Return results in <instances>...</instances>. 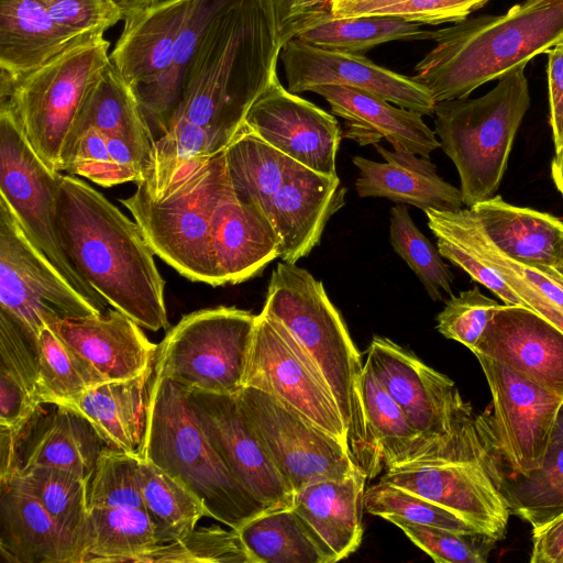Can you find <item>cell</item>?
Returning <instances> with one entry per match:
<instances>
[{"instance_id":"cell-1","label":"cell","mask_w":563,"mask_h":563,"mask_svg":"<svg viewBox=\"0 0 563 563\" xmlns=\"http://www.w3.org/2000/svg\"><path fill=\"white\" fill-rule=\"evenodd\" d=\"M279 53L257 0H240L218 14L186 69L159 150L180 163L223 151L277 68Z\"/></svg>"},{"instance_id":"cell-2","label":"cell","mask_w":563,"mask_h":563,"mask_svg":"<svg viewBox=\"0 0 563 563\" xmlns=\"http://www.w3.org/2000/svg\"><path fill=\"white\" fill-rule=\"evenodd\" d=\"M57 221L64 250L112 308L142 328L168 327L165 282L135 221L74 175H63Z\"/></svg>"},{"instance_id":"cell-3","label":"cell","mask_w":563,"mask_h":563,"mask_svg":"<svg viewBox=\"0 0 563 563\" xmlns=\"http://www.w3.org/2000/svg\"><path fill=\"white\" fill-rule=\"evenodd\" d=\"M430 40L437 45L416 65L412 79L435 103L466 98L563 42V0H525L504 14L431 31Z\"/></svg>"},{"instance_id":"cell-4","label":"cell","mask_w":563,"mask_h":563,"mask_svg":"<svg viewBox=\"0 0 563 563\" xmlns=\"http://www.w3.org/2000/svg\"><path fill=\"white\" fill-rule=\"evenodd\" d=\"M262 311L278 320L310 355L335 399L352 460L366 477L375 476L384 466L362 404L364 365L322 283L295 264L278 263Z\"/></svg>"},{"instance_id":"cell-5","label":"cell","mask_w":563,"mask_h":563,"mask_svg":"<svg viewBox=\"0 0 563 563\" xmlns=\"http://www.w3.org/2000/svg\"><path fill=\"white\" fill-rule=\"evenodd\" d=\"M501 460L487 415H466L419 457L387 468L382 482L421 496L463 518L496 542L511 514Z\"/></svg>"},{"instance_id":"cell-6","label":"cell","mask_w":563,"mask_h":563,"mask_svg":"<svg viewBox=\"0 0 563 563\" xmlns=\"http://www.w3.org/2000/svg\"><path fill=\"white\" fill-rule=\"evenodd\" d=\"M103 34L81 41L16 77L1 74L0 108L10 112L37 156L65 172L87 101L111 63Z\"/></svg>"},{"instance_id":"cell-7","label":"cell","mask_w":563,"mask_h":563,"mask_svg":"<svg viewBox=\"0 0 563 563\" xmlns=\"http://www.w3.org/2000/svg\"><path fill=\"white\" fill-rule=\"evenodd\" d=\"M141 457L184 482L205 503L208 517L232 529L271 509L233 476L202 432L188 390L154 374Z\"/></svg>"},{"instance_id":"cell-8","label":"cell","mask_w":563,"mask_h":563,"mask_svg":"<svg viewBox=\"0 0 563 563\" xmlns=\"http://www.w3.org/2000/svg\"><path fill=\"white\" fill-rule=\"evenodd\" d=\"M525 68L507 73L482 97L435 103L440 147L457 169L467 208L493 198L500 186L516 134L530 106Z\"/></svg>"},{"instance_id":"cell-9","label":"cell","mask_w":563,"mask_h":563,"mask_svg":"<svg viewBox=\"0 0 563 563\" xmlns=\"http://www.w3.org/2000/svg\"><path fill=\"white\" fill-rule=\"evenodd\" d=\"M224 150L181 173L159 199L143 189L120 202L162 261L191 282L221 286L210 247L211 217L228 183Z\"/></svg>"},{"instance_id":"cell-10","label":"cell","mask_w":563,"mask_h":563,"mask_svg":"<svg viewBox=\"0 0 563 563\" xmlns=\"http://www.w3.org/2000/svg\"><path fill=\"white\" fill-rule=\"evenodd\" d=\"M256 316L236 307L184 316L157 347L154 374L188 390L236 395L252 346Z\"/></svg>"},{"instance_id":"cell-11","label":"cell","mask_w":563,"mask_h":563,"mask_svg":"<svg viewBox=\"0 0 563 563\" xmlns=\"http://www.w3.org/2000/svg\"><path fill=\"white\" fill-rule=\"evenodd\" d=\"M62 178L37 156L10 112L0 108V197L58 272L103 312L108 302L77 272L62 243L57 221Z\"/></svg>"},{"instance_id":"cell-12","label":"cell","mask_w":563,"mask_h":563,"mask_svg":"<svg viewBox=\"0 0 563 563\" xmlns=\"http://www.w3.org/2000/svg\"><path fill=\"white\" fill-rule=\"evenodd\" d=\"M0 311L35 342L58 320L101 313L33 243L0 197Z\"/></svg>"},{"instance_id":"cell-13","label":"cell","mask_w":563,"mask_h":563,"mask_svg":"<svg viewBox=\"0 0 563 563\" xmlns=\"http://www.w3.org/2000/svg\"><path fill=\"white\" fill-rule=\"evenodd\" d=\"M245 386L272 395L349 451L347 433L324 377L290 332L263 311L256 316Z\"/></svg>"},{"instance_id":"cell-14","label":"cell","mask_w":563,"mask_h":563,"mask_svg":"<svg viewBox=\"0 0 563 563\" xmlns=\"http://www.w3.org/2000/svg\"><path fill=\"white\" fill-rule=\"evenodd\" d=\"M235 397L294 494L314 481L339 479L360 470L339 440L272 395L245 386Z\"/></svg>"},{"instance_id":"cell-15","label":"cell","mask_w":563,"mask_h":563,"mask_svg":"<svg viewBox=\"0 0 563 563\" xmlns=\"http://www.w3.org/2000/svg\"><path fill=\"white\" fill-rule=\"evenodd\" d=\"M492 396L497 454L516 476L539 468L552 443L563 398L489 357L476 355Z\"/></svg>"},{"instance_id":"cell-16","label":"cell","mask_w":563,"mask_h":563,"mask_svg":"<svg viewBox=\"0 0 563 563\" xmlns=\"http://www.w3.org/2000/svg\"><path fill=\"white\" fill-rule=\"evenodd\" d=\"M365 362L429 446L472 412L452 379L387 338H373Z\"/></svg>"},{"instance_id":"cell-17","label":"cell","mask_w":563,"mask_h":563,"mask_svg":"<svg viewBox=\"0 0 563 563\" xmlns=\"http://www.w3.org/2000/svg\"><path fill=\"white\" fill-rule=\"evenodd\" d=\"M252 132L301 165L336 176L335 158L342 131L336 119L286 89L277 68L244 122Z\"/></svg>"},{"instance_id":"cell-18","label":"cell","mask_w":563,"mask_h":563,"mask_svg":"<svg viewBox=\"0 0 563 563\" xmlns=\"http://www.w3.org/2000/svg\"><path fill=\"white\" fill-rule=\"evenodd\" d=\"M188 398L202 432L239 483L271 509L292 508V489L242 413L235 395L188 390Z\"/></svg>"},{"instance_id":"cell-19","label":"cell","mask_w":563,"mask_h":563,"mask_svg":"<svg viewBox=\"0 0 563 563\" xmlns=\"http://www.w3.org/2000/svg\"><path fill=\"white\" fill-rule=\"evenodd\" d=\"M288 90L311 91L321 85H340L377 95L421 115L434 114L431 93L412 77L376 65L361 54L321 48L298 38L280 49Z\"/></svg>"},{"instance_id":"cell-20","label":"cell","mask_w":563,"mask_h":563,"mask_svg":"<svg viewBox=\"0 0 563 563\" xmlns=\"http://www.w3.org/2000/svg\"><path fill=\"white\" fill-rule=\"evenodd\" d=\"M471 352L563 398V331L531 309L501 303Z\"/></svg>"},{"instance_id":"cell-21","label":"cell","mask_w":563,"mask_h":563,"mask_svg":"<svg viewBox=\"0 0 563 563\" xmlns=\"http://www.w3.org/2000/svg\"><path fill=\"white\" fill-rule=\"evenodd\" d=\"M47 327L106 382L136 377L154 365L158 345L146 338L141 325L114 308Z\"/></svg>"},{"instance_id":"cell-22","label":"cell","mask_w":563,"mask_h":563,"mask_svg":"<svg viewBox=\"0 0 563 563\" xmlns=\"http://www.w3.org/2000/svg\"><path fill=\"white\" fill-rule=\"evenodd\" d=\"M280 240L267 216L235 195L230 179L211 217L210 247L220 285L245 282L279 257Z\"/></svg>"},{"instance_id":"cell-23","label":"cell","mask_w":563,"mask_h":563,"mask_svg":"<svg viewBox=\"0 0 563 563\" xmlns=\"http://www.w3.org/2000/svg\"><path fill=\"white\" fill-rule=\"evenodd\" d=\"M339 176L308 167L279 187L266 201L264 212L279 236V257L290 264L319 244L328 220L345 202Z\"/></svg>"},{"instance_id":"cell-24","label":"cell","mask_w":563,"mask_h":563,"mask_svg":"<svg viewBox=\"0 0 563 563\" xmlns=\"http://www.w3.org/2000/svg\"><path fill=\"white\" fill-rule=\"evenodd\" d=\"M311 91L323 97L332 112L344 120L342 136L361 146H375L385 139L395 151L427 158L440 147L435 133L418 112L395 107L377 95L346 86L321 85Z\"/></svg>"},{"instance_id":"cell-25","label":"cell","mask_w":563,"mask_h":563,"mask_svg":"<svg viewBox=\"0 0 563 563\" xmlns=\"http://www.w3.org/2000/svg\"><path fill=\"white\" fill-rule=\"evenodd\" d=\"M192 0H165L124 20L110 60L136 96L168 70Z\"/></svg>"},{"instance_id":"cell-26","label":"cell","mask_w":563,"mask_h":563,"mask_svg":"<svg viewBox=\"0 0 563 563\" xmlns=\"http://www.w3.org/2000/svg\"><path fill=\"white\" fill-rule=\"evenodd\" d=\"M384 158L371 161L353 157L360 174L355 181L360 197H382L399 203H409L423 211H457L464 206L462 192L437 173L427 157L404 151H388L375 145Z\"/></svg>"},{"instance_id":"cell-27","label":"cell","mask_w":563,"mask_h":563,"mask_svg":"<svg viewBox=\"0 0 563 563\" xmlns=\"http://www.w3.org/2000/svg\"><path fill=\"white\" fill-rule=\"evenodd\" d=\"M42 406L23 428L21 468L57 467L89 481L106 444L92 424L75 408L53 405V409L43 415Z\"/></svg>"},{"instance_id":"cell-28","label":"cell","mask_w":563,"mask_h":563,"mask_svg":"<svg viewBox=\"0 0 563 563\" xmlns=\"http://www.w3.org/2000/svg\"><path fill=\"white\" fill-rule=\"evenodd\" d=\"M0 550L11 563H84L75 540L30 494L1 485Z\"/></svg>"},{"instance_id":"cell-29","label":"cell","mask_w":563,"mask_h":563,"mask_svg":"<svg viewBox=\"0 0 563 563\" xmlns=\"http://www.w3.org/2000/svg\"><path fill=\"white\" fill-rule=\"evenodd\" d=\"M494 245L516 262L536 266H563V221L501 196L470 208Z\"/></svg>"},{"instance_id":"cell-30","label":"cell","mask_w":563,"mask_h":563,"mask_svg":"<svg viewBox=\"0 0 563 563\" xmlns=\"http://www.w3.org/2000/svg\"><path fill=\"white\" fill-rule=\"evenodd\" d=\"M91 36L57 24L42 0H0V68L8 77L30 73Z\"/></svg>"},{"instance_id":"cell-31","label":"cell","mask_w":563,"mask_h":563,"mask_svg":"<svg viewBox=\"0 0 563 563\" xmlns=\"http://www.w3.org/2000/svg\"><path fill=\"white\" fill-rule=\"evenodd\" d=\"M366 475L322 478L297 490L292 508L332 550L336 562L360 547Z\"/></svg>"},{"instance_id":"cell-32","label":"cell","mask_w":563,"mask_h":563,"mask_svg":"<svg viewBox=\"0 0 563 563\" xmlns=\"http://www.w3.org/2000/svg\"><path fill=\"white\" fill-rule=\"evenodd\" d=\"M154 365L136 377L104 382L73 406L95 428L106 446L141 456Z\"/></svg>"},{"instance_id":"cell-33","label":"cell","mask_w":563,"mask_h":563,"mask_svg":"<svg viewBox=\"0 0 563 563\" xmlns=\"http://www.w3.org/2000/svg\"><path fill=\"white\" fill-rule=\"evenodd\" d=\"M252 563H334L332 550L294 508H272L236 529Z\"/></svg>"},{"instance_id":"cell-34","label":"cell","mask_w":563,"mask_h":563,"mask_svg":"<svg viewBox=\"0 0 563 563\" xmlns=\"http://www.w3.org/2000/svg\"><path fill=\"white\" fill-rule=\"evenodd\" d=\"M42 405L36 342L0 311V427H25Z\"/></svg>"},{"instance_id":"cell-35","label":"cell","mask_w":563,"mask_h":563,"mask_svg":"<svg viewBox=\"0 0 563 563\" xmlns=\"http://www.w3.org/2000/svg\"><path fill=\"white\" fill-rule=\"evenodd\" d=\"M224 153L235 195L263 212L269 197L306 167L269 145L245 124L236 131Z\"/></svg>"},{"instance_id":"cell-36","label":"cell","mask_w":563,"mask_h":563,"mask_svg":"<svg viewBox=\"0 0 563 563\" xmlns=\"http://www.w3.org/2000/svg\"><path fill=\"white\" fill-rule=\"evenodd\" d=\"M240 0H192L191 8L177 40L172 64L154 86L137 95L150 123L163 134L180 101L186 69L214 18Z\"/></svg>"},{"instance_id":"cell-37","label":"cell","mask_w":563,"mask_h":563,"mask_svg":"<svg viewBox=\"0 0 563 563\" xmlns=\"http://www.w3.org/2000/svg\"><path fill=\"white\" fill-rule=\"evenodd\" d=\"M88 482L57 467H22L8 483L33 496L49 516L75 540L84 563L90 508Z\"/></svg>"},{"instance_id":"cell-38","label":"cell","mask_w":563,"mask_h":563,"mask_svg":"<svg viewBox=\"0 0 563 563\" xmlns=\"http://www.w3.org/2000/svg\"><path fill=\"white\" fill-rule=\"evenodd\" d=\"M157 545L154 525L145 510L90 509L85 563L140 562Z\"/></svg>"},{"instance_id":"cell-39","label":"cell","mask_w":563,"mask_h":563,"mask_svg":"<svg viewBox=\"0 0 563 563\" xmlns=\"http://www.w3.org/2000/svg\"><path fill=\"white\" fill-rule=\"evenodd\" d=\"M362 404L369 432L387 468L421 456L429 443L376 378L365 362L361 379Z\"/></svg>"},{"instance_id":"cell-40","label":"cell","mask_w":563,"mask_h":563,"mask_svg":"<svg viewBox=\"0 0 563 563\" xmlns=\"http://www.w3.org/2000/svg\"><path fill=\"white\" fill-rule=\"evenodd\" d=\"M140 476L145 511L158 545L183 538L208 517L205 503L183 481L142 457Z\"/></svg>"},{"instance_id":"cell-41","label":"cell","mask_w":563,"mask_h":563,"mask_svg":"<svg viewBox=\"0 0 563 563\" xmlns=\"http://www.w3.org/2000/svg\"><path fill=\"white\" fill-rule=\"evenodd\" d=\"M422 24L387 15L334 16L330 14L296 38L321 48L361 54L396 40H430Z\"/></svg>"},{"instance_id":"cell-42","label":"cell","mask_w":563,"mask_h":563,"mask_svg":"<svg viewBox=\"0 0 563 563\" xmlns=\"http://www.w3.org/2000/svg\"><path fill=\"white\" fill-rule=\"evenodd\" d=\"M36 363L42 404L73 406L88 389L106 382L47 325L37 336Z\"/></svg>"},{"instance_id":"cell-43","label":"cell","mask_w":563,"mask_h":563,"mask_svg":"<svg viewBox=\"0 0 563 563\" xmlns=\"http://www.w3.org/2000/svg\"><path fill=\"white\" fill-rule=\"evenodd\" d=\"M85 125L93 126L107 135L155 141L134 89L112 63L92 90L77 130Z\"/></svg>"},{"instance_id":"cell-44","label":"cell","mask_w":563,"mask_h":563,"mask_svg":"<svg viewBox=\"0 0 563 563\" xmlns=\"http://www.w3.org/2000/svg\"><path fill=\"white\" fill-rule=\"evenodd\" d=\"M507 484L511 511L536 526L563 510V438L553 437L542 465Z\"/></svg>"},{"instance_id":"cell-45","label":"cell","mask_w":563,"mask_h":563,"mask_svg":"<svg viewBox=\"0 0 563 563\" xmlns=\"http://www.w3.org/2000/svg\"><path fill=\"white\" fill-rule=\"evenodd\" d=\"M389 239L395 252L417 275L432 300H441L442 291L452 296L453 273L438 247L416 227L404 203L390 210Z\"/></svg>"},{"instance_id":"cell-46","label":"cell","mask_w":563,"mask_h":563,"mask_svg":"<svg viewBox=\"0 0 563 563\" xmlns=\"http://www.w3.org/2000/svg\"><path fill=\"white\" fill-rule=\"evenodd\" d=\"M140 463L139 455L104 446L88 482L89 508L145 510Z\"/></svg>"},{"instance_id":"cell-47","label":"cell","mask_w":563,"mask_h":563,"mask_svg":"<svg viewBox=\"0 0 563 563\" xmlns=\"http://www.w3.org/2000/svg\"><path fill=\"white\" fill-rule=\"evenodd\" d=\"M364 509L385 520L400 518L452 531L479 534L459 515L390 483L379 481L365 489Z\"/></svg>"},{"instance_id":"cell-48","label":"cell","mask_w":563,"mask_h":563,"mask_svg":"<svg viewBox=\"0 0 563 563\" xmlns=\"http://www.w3.org/2000/svg\"><path fill=\"white\" fill-rule=\"evenodd\" d=\"M489 0H335L334 16L387 15L420 24L460 22Z\"/></svg>"},{"instance_id":"cell-49","label":"cell","mask_w":563,"mask_h":563,"mask_svg":"<svg viewBox=\"0 0 563 563\" xmlns=\"http://www.w3.org/2000/svg\"><path fill=\"white\" fill-rule=\"evenodd\" d=\"M140 562L252 563L235 529H194L183 538L159 544Z\"/></svg>"},{"instance_id":"cell-50","label":"cell","mask_w":563,"mask_h":563,"mask_svg":"<svg viewBox=\"0 0 563 563\" xmlns=\"http://www.w3.org/2000/svg\"><path fill=\"white\" fill-rule=\"evenodd\" d=\"M387 521L400 528L437 563H485L495 543L477 533H461L400 518H389Z\"/></svg>"},{"instance_id":"cell-51","label":"cell","mask_w":563,"mask_h":563,"mask_svg":"<svg viewBox=\"0 0 563 563\" xmlns=\"http://www.w3.org/2000/svg\"><path fill=\"white\" fill-rule=\"evenodd\" d=\"M500 306L475 286L459 296H451L437 317V330L472 351Z\"/></svg>"},{"instance_id":"cell-52","label":"cell","mask_w":563,"mask_h":563,"mask_svg":"<svg viewBox=\"0 0 563 563\" xmlns=\"http://www.w3.org/2000/svg\"><path fill=\"white\" fill-rule=\"evenodd\" d=\"M275 46L284 45L301 32L332 14L334 0H257Z\"/></svg>"},{"instance_id":"cell-53","label":"cell","mask_w":563,"mask_h":563,"mask_svg":"<svg viewBox=\"0 0 563 563\" xmlns=\"http://www.w3.org/2000/svg\"><path fill=\"white\" fill-rule=\"evenodd\" d=\"M60 26L82 35L103 34L123 20L112 0H42Z\"/></svg>"},{"instance_id":"cell-54","label":"cell","mask_w":563,"mask_h":563,"mask_svg":"<svg viewBox=\"0 0 563 563\" xmlns=\"http://www.w3.org/2000/svg\"><path fill=\"white\" fill-rule=\"evenodd\" d=\"M437 247L444 258L466 272L473 280H476L488 288L494 295L501 299L505 305L526 308L525 302L519 295L493 267L444 238L437 236Z\"/></svg>"},{"instance_id":"cell-55","label":"cell","mask_w":563,"mask_h":563,"mask_svg":"<svg viewBox=\"0 0 563 563\" xmlns=\"http://www.w3.org/2000/svg\"><path fill=\"white\" fill-rule=\"evenodd\" d=\"M531 563H563V510L532 526Z\"/></svg>"},{"instance_id":"cell-56","label":"cell","mask_w":563,"mask_h":563,"mask_svg":"<svg viewBox=\"0 0 563 563\" xmlns=\"http://www.w3.org/2000/svg\"><path fill=\"white\" fill-rule=\"evenodd\" d=\"M548 55V85L550 125L554 150L563 144V42L550 48Z\"/></svg>"},{"instance_id":"cell-57","label":"cell","mask_w":563,"mask_h":563,"mask_svg":"<svg viewBox=\"0 0 563 563\" xmlns=\"http://www.w3.org/2000/svg\"><path fill=\"white\" fill-rule=\"evenodd\" d=\"M123 15V20L130 19L165 0H112Z\"/></svg>"},{"instance_id":"cell-58","label":"cell","mask_w":563,"mask_h":563,"mask_svg":"<svg viewBox=\"0 0 563 563\" xmlns=\"http://www.w3.org/2000/svg\"><path fill=\"white\" fill-rule=\"evenodd\" d=\"M551 177L556 189L563 196V144L555 151L554 157L551 163Z\"/></svg>"},{"instance_id":"cell-59","label":"cell","mask_w":563,"mask_h":563,"mask_svg":"<svg viewBox=\"0 0 563 563\" xmlns=\"http://www.w3.org/2000/svg\"><path fill=\"white\" fill-rule=\"evenodd\" d=\"M554 437L563 438V404L559 411L558 423H556Z\"/></svg>"},{"instance_id":"cell-60","label":"cell","mask_w":563,"mask_h":563,"mask_svg":"<svg viewBox=\"0 0 563 563\" xmlns=\"http://www.w3.org/2000/svg\"><path fill=\"white\" fill-rule=\"evenodd\" d=\"M334 1H335V0H334ZM342 1H344V0H342Z\"/></svg>"}]
</instances>
